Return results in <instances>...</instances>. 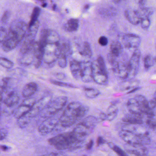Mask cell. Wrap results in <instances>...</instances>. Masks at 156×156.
<instances>
[{
    "mask_svg": "<svg viewBox=\"0 0 156 156\" xmlns=\"http://www.w3.org/2000/svg\"><path fill=\"white\" fill-rule=\"evenodd\" d=\"M27 26L25 23L21 21H16L11 25L9 30L13 33L21 41L25 36Z\"/></svg>",
    "mask_w": 156,
    "mask_h": 156,
    "instance_id": "obj_15",
    "label": "cell"
},
{
    "mask_svg": "<svg viewBox=\"0 0 156 156\" xmlns=\"http://www.w3.org/2000/svg\"><path fill=\"white\" fill-rule=\"evenodd\" d=\"M93 77L94 82L98 84L106 85L108 83V73L99 67L97 61L93 62Z\"/></svg>",
    "mask_w": 156,
    "mask_h": 156,
    "instance_id": "obj_9",
    "label": "cell"
},
{
    "mask_svg": "<svg viewBox=\"0 0 156 156\" xmlns=\"http://www.w3.org/2000/svg\"><path fill=\"white\" fill-rule=\"evenodd\" d=\"M98 43L102 46H106L108 43V40L105 36H101L98 40Z\"/></svg>",
    "mask_w": 156,
    "mask_h": 156,
    "instance_id": "obj_44",
    "label": "cell"
},
{
    "mask_svg": "<svg viewBox=\"0 0 156 156\" xmlns=\"http://www.w3.org/2000/svg\"><path fill=\"white\" fill-rule=\"evenodd\" d=\"M59 119L51 116L47 118L38 127V132L42 135H46L53 131L59 124Z\"/></svg>",
    "mask_w": 156,
    "mask_h": 156,
    "instance_id": "obj_8",
    "label": "cell"
},
{
    "mask_svg": "<svg viewBox=\"0 0 156 156\" xmlns=\"http://www.w3.org/2000/svg\"><path fill=\"white\" fill-rule=\"evenodd\" d=\"M80 79L84 83L94 81L93 77V62L87 61L81 62Z\"/></svg>",
    "mask_w": 156,
    "mask_h": 156,
    "instance_id": "obj_11",
    "label": "cell"
},
{
    "mask_svg": "<svg viewBox=\"0 0 156 156\" xmlns=\"http://www.w3.org/2000/svg\"><path fill=\"white\" fill-rule=\"evenodd\" d=\"M156 62L155 57L152 55H147L145 56L144 60V67L147 71L152 67Z\"/></svg>",
    "mask_w": 156,
    "mask_h": 156,
    "instance_id": "obj_30",
    "label": "cell"
},
{
    "mask_svg": "<svg viewBox=\"0 0 156 156\" xmlns=\"http://www.w3.org/2000/svg\"><path fill=\"white\" fill-rule=\"evenodd\" d=\"M154 98L156 100V91H155V93H154Z\"/></svg>",
    "mask_w": 156,
    "mask_h": 156,
    "instance_id": "obj_53",
    "label": "cell"
},
{
    "mask_svg": "<svg viewBox=\"0 0 156 156\" xmlns=\"http://www.w3.org/2000/svg\"><path fill=\"white\" fill-rule=\"evenodd\" d=\"M32 119L29 118L27 117L26 115L18 119V126L21 128H23L26 127L31 121Z\"/></svg>",
    "mask_w": 156,
    "mask_h": 156,
    "instance_id": "obj_32",
    "label": "cell"
},
{
    "mask_svg": "<svg viewBox=\"0 0 156 156\" xmlns=\"http://www.w3.org/2000/svg\"><path fill=\"white\" fill-rule=\"evenodd\" d=\"M99 119L102 120H107V115L104 113H101L99 115Z\"/></svg>",
    "mask_w": 156,
    "mask_h": 156,
    "instance_id": "obj_50",
    "label": "cell"
},
{
    "mask_svg": "<svg viewBox=\"0 0 156 156\" xmlns=\"http://www.w3.org/2000/svg\"><path fill=\"white\" fill-rule=\"evenodd\" d=\"M1 148L3 151H6L9 150V147L8 146H5V145H1Z\"/></svg>",
    "mask_w": 156,
    "mask_h": 156,
    "instance_id": "obj_51",
    "label": "cell"
},
{
    "mask_svg": "<svg viewBox=\"0 0 156 156\" xmlns=\"http://www.w3.org/2000/svg\"><path fill=\"white\" fill-rule=\"evenodd\" d=\"M94 142L93 140H91L86 146V149L87 150H90L93 148L94 146Z\"/></svg>",
    "mask_w": 156,
    "mask_h": 156,
    "instance_id": "obj_49",
    "label": "cell"
},
{
    "mask_svg": "<svg viewBox=\"0 0 156 156\" xmlns=\"http://www.w3.org/2000/svg\"><path fill=\"white\" fill-rule=\"evenodd\" d=\"M106 143V141L102 137H98L97 140V144L98 146H100L101 145H104V144Z\"/></svg>",
    "mask_w": 156,
    "mask_h": 156,
    "instance_id": "obj_48",
    "label": "cell"
},
{
    "mask_svg": "<svg viewBox=\"0 0 156 156\" xmlns=\"http://www.w3.org/2000/svg\"><path fill=\"white\" fill-rule=\"evenodd\" d=\"M125 15L127 20L133 25H137L141 21V18L137 11L127 10L125 11Z\"/></svg>",
    "mask_w": 156,
    "mask_h": 156,
    "instance_id": "obj_20",
    "label": "cell"
},
{
    "mask_svg": "<svg viewBox=\"0 0 156 156\" xmlns=\"http://www.w3.org/2000/svg\"><path fill=\"white\" fill-rule=\"evenodd\" d=\"M0 64L2 66L7 69H11L13 67L14 63L12 61L4 57H1L0 59Z\"/></svg>",
    "mask_w": 156,
    "mask_h": 156,
    "instance_id": "obj_37",
    "label": "cell"
},
{
    "mask_svg": "<svg viewBox=\"0 0 156 156\" xmlns=\"http://www.w3.org/2000/svg\"><path fill=\"white\" fill-rule=\"evenodd\" d=\"M98 64L99 67L103 70L105 73H108L107 70L106 66L105 63V60L102 56H99L97 60Z\"/></svg>",
    "mask_w": 156,
    "mask_h": 156,
    "instance_id": "obj_40",
    "label": "cell"
},
{
    "mask_svg": "<svg viewBox=\"0 0 156 156\" xmlns=\"http://www.w3.org/2000/svg\"><path fill=\"white\" fill-rule=\"evenodd\" d=\"M145 122L149 128L154 130L156 129V119L153 118V117H147Z\"/></svg>",
    "mask_w": 156,
    "mask_h": 156,
    "instance_id": "obj_39",
    "label": "cell"
},
{
    "mask_svg": "<svg viewBox=\"0 0 156 156\" xmlns=\"http://www.w3.org/2000/svg\"><path fill=\"white\" fill-rule=\"evenodd\" d=\"M79 53L83 56L88 58H90L92 56V50L88 43H84L83 47L79 50Z\"/></svg>",
    "mask_w": 156,
    "mask_h": 156,
    "instance_id": "obj_29",
    "label": "cell"
},
{
    "mask_svg": "<svg viewBox=\"0 0 156 156\" xmlns=\"http://www.w3.org/2000/svg\"><path fill=\"white\" fill-rule=\"evenodd\" d=\"M36 101L32 98H27L16 108L13 112L14 117L17 119L28 114L31 110Z\"/></svg>",
    "mask_w": 156,
    "mask_h": 156,
    "instance_id": "obj_7",
    "label": "cell"
},
{
    "mask_svg": "<svg viewBox=\"0 0 156 156\" xmlns=\"http://www.w3.org/2000/svg\"><path fill=\"white\" fill-rule=\"evenodd\" d=\"M139 105L140 110L143 115L147 117H154L155 115L151 111L150 106L149 102L147 98L141 95H137L135 97Z\"/></svg>",
    "mask_w": 156,
    "mask_h": 156,
    "instance_id": "obj_17",
    "label": "cell"
},
{
    "mask_svg": "<svg viewBox=\"0 0 156 156\" xmlns=\"http://www.w3.org/2000/svg\"><path fill=\"white\" fill-rule=\"evenodd\" d=\"M139 83L137 81H130H130H126L123 83L121 86V89L123 91H126L127 94L134 93L140 89Z\"/></svg>",
    "mask_w": 156,
    "mask_h": 156,
    "instance_id": "obj_21",
    "label": "cell"
},
{
    "mask_svg": "<svg viewBox=\"0 0 156 156\" xmlns=\"http://www.w3.org/2000/svg\"><path fill=\"white\" fill-rule=\"evenodd\" d=\"M129 145L131 147L130 149H127L128 153L136 156H147L148 151L143 144L141 143H136L133 145Z\"/></svg>",
    "mask_w": 156,
    "mask_h": 156,
    "instance_id": "obj_19",
    "label": "cell"
},
{
    "mask_svg": "<svg viewBox=\"0 0 156 156\" xmlns=\"http://www.w3.org/2000/svg\"><path fill=\"white\" fill-rule=\"evenodd\" d=\"M143 115H138L130 113L125 115L122 120L126 124L142 125L143 124Z\"/></svg>",
    "mask_w": 156,
    "mask_h": 156,
    "instance_id": "obj_18",
    "label": "cell"
},
{
    "mask_svg": "<svg viewBox=\"0 0 156 156\" xmlns=\"http://www.w3.org/2000/svg\"><path fill=\"white\" fill-rule=\"evenodd\" d=\"M137 11L141 19L143 18H149L152 13V10L147 8H141L139 11Z\"/></svg>",
    "mask_w": 156,
    "mask_h": 156,
    "instance_id": "obj_34",
    "label": "cell"
},
{
    "mask_svg": "<svg viewBox=\"0 0 156 156\" xmlns=\"http://www.w3.org/2000/svg\"><path fill=\"white\" fill-rule=\"evenodd\" d=\"M67 57L65 55L60 54L58 59V64L61 68H65L67 66Z\"/></svg>",
    "mask_w": 156,
    "mask_h": 156,
    "instance_id": "obj_38",
    "label": "cell"
},
{
    "mask_svg": "<svg viewBox=\"0 0 156 156\" xmlns=\"http://www.w3.org/2000/svg\"><path fill=\"white\" fill-rule=\"evenodd\" d=\"M61 52V47L58 43H48L44 48L43 61L46 64L51 65L58 60Z\"/></svg>",
    "mask_w": 156,
    "mask_h": 156,
    "instance_id": "obj_4",
    "label": "cell"
},
{
    "mask_svg": "<svg viewBox=\"0 0 156 156\" xmlns=\"http://www.w3.org/2000/svg\"><path fill=\"white\" fill-rule=\"evenodd\" d=\"M141 27L143 30H147L150 26L151 22L149 18H143L141 19L140 22Z\"/></svg>",
    "mask_w": 156,
    "mask_h": 156,
    "instance_id": "obj_41",
    "label": "cell"
},
{
    "mask_svg": "<svg viewBox=\"0 0 156 156\" xmlns=\"http://www.w3.org/2000/svg\"><path fill=\"white\" fill-rule=\"evenodd\" d=\"M110 51L116 57H119L123 51V45L118 41H114L111 44Z\"/></svg>",
    "mask_w": 156,
    "mask_h": 156,
    "instance_id": "obj_25",
    "label": "cell"
},
{
    "mask_svg": "<svg viewBox=\"0 0 156 156\" xmlns=\"http://www.w3.org/2000/svg\"><path fill=\"white\" fill-rule=\"evenodd\" d=\"M59 41V36L55 32L49 31L48 37V43H58Z\"/></svg>",
    "mask_w": 156,
    "mask_h": 156,
    "instance_id": "obj_36",
    "label": "cell"
},
{
    "mask_svg": "<svg viewBox=\"0 0 156 156\" xmlns=\"http://www.w3.org/2000/svg\"><path fill=\"white\" fill-rule=\"evenodd\" d=\"M8 135V132L5 129L2 128L1 129V140H3L6 138Z\"/></svg>",
    "mask_w": 156,
    "mask_h": 156,
    "instance_id": "obj_46",
    "label": "cell"
},
{
    "mask_svg": "<svg viewBox=\"0 0 156 156\" xmlns=\"http://www.w3.org/2000/svg\"><path fill=\"white\" fill-rule=\"evenodd\" d=\"M20 42L19 38L9 30L6 38L1 42L2 50L6 52L10 51L16 48Z\"/></svg>",
    "mask_w": 156,
    "mask_h": 156,
    "instance_id": "obj_12",
    "label": "cell"
},
{
    "mask_svg": "<svg viewBox=\"0 0 156 156\" xmlns=\"http://www.w3.org/2000/svg\"><path fill=\"white\" fill-rule=\"evenodd\" d=\"M38 89V85L36 83L31 82L24 86L22 91L23 96L25 98L30 97L33 95Z\"/></svg>",
    "mask_w": 156,
    "mask_h": 156,
    "instance_id": "obj_22",
    "label": "cell"
},
{
    "mask_svg": "<svg viewBox=\"0 0 156 156\" xmlns=\"http://www.w3.org/2000/svg\"><path fill=\"white\" fill-rule=\"evenodd\" d=\"M70 69L73 77L76 80L80 79L81 62L73 60L70 63Z\"/></svg>",
    "mask_w": 156,
    "mask_h": 156,
    "instance_id": "obj_23",
    "label": "cell"
},
{
    "mask_svg": "<svg viewBox=\"0 0 156 156\" xmlns=\"http://www.w3.org/2000/svg\"><path fill=\"white\" fill-rule=\"evenodd\" d=\"M141 53L138 49H136L128 63L129 75L128 79L132 80L136 76L138 72Z\"/></svg>",
    "mask_w": 156,
    "mask_h": 156,
    "instance_id": "obj_6",
    "label": "cell"
},
{
    "mask_svg": "<svg viewBox=\"0 0 156 156\" xmlns=\"http://www.w3.org/2000/svg\"><path fill=\"white\" fill-rule=\"evenodd\" d=\"M51 100L52 96L51 95L44 96L38 101H36L32 108L28 114H26V115L31 119L37 116L39 114L41 113Z\"/></svg>",
    "mask_w": 156,
    "mask_h": 156,
    "instance_id": "obj_5",
    "label": "cell"
},
{
    "mask_svg": "<svg viewBox=\"0 0 156 156\" xmlns=\"http://www.w3.org/2000/svg\"><path fill=\"white\" fill-rule=\"evenodd\" d=\"M39 1H44V0H39Z\"/></svg>",
    "mask_w": 156,
    "mask_h": 156,
    "instance_id": "obj_55",
    "label": "cell"
},
{
    "mask_svg": "<svg viewBox=\"0 0 156 156\" xmlns=\"http://www.w3.org/2000/svg\"><path fill=\"white\" fill-rule=\"evenodd\" d=\"M34 43L27 51L21 53V56L19 61L20 64L24 66H28L34 62Z\"/></svg>",
    "mask_w": 156,
    "mask_h": 156,
    "instance_id": "obj_14",
    "label": "cell"
},
{
    "mask_svg": "<svg viewBox=\"0 0 156 156\" xmlns=\"http://www.w3.org/2000/svg\"><path fill=\"white\" fill-rule=\"evenodd\" d=\"M67 100L68 98L66 96H59L52 99L41 113L42 116L45 118L53 116L65 106Z\"/></svg>",
    "mask_w": 156,
    "mask_h": 156,
    "instance_id": "obj_3",
    "label": "cell"
},
{
    "mask_svg": "<svg viewBox=\"0 0 156 156\" xmlns=\"http://www.w3.org/2000/svg\"><path fill=\"white\" fill-rule=\"evenodd\" d=\"M84 91L85 94L87 98H95L100 94V91L96 88L85 87L84 88Z\"/></svg>",
    "mask_w": 156,
    "mask_h": 156,
    "instance_id": "obj_27",
    "label": "cell"
},
{
    "mask_svg": "<svg viewBox=\"0 0 156 156\" xmlns=\"http://www.w3.org/2000/svg\"><path fill=\"white\" fill-rule=\"evenodd\" d=\"M50 83L55 85L58 86L62 87H67V88H77L74 85L72 84L68 83H64V82H61V81H57V80H51Z\"/></svg>",
    "mask_w": 156,
    "mask_h": 156,
    "instance_id": "obj_35",
    "label": "cell"
},
{
    "mask_svg": "<svg viewBox=\"0 0 156 156\" xmlns=\"http://www.w3.org/2000/svg\"><path fill=\"white\" fill-rule=\"evenodd\" d=\"M151 111L155 115H156V100L154 98L149 101Z\"/></svg>",
    "mask_w": 156,
    "mask_h": 156,
    "instance_id": "obj_42",
    "label": "cell"
},
{
    "mask_svg": "<svg viewBox=\"0 0 156 156\" xmlns=\"http://www.w3.org/2000/svg\"><path fill=\"white\" fill-rule=\"evenodd\" d=\"M4 96L6 97L3 98L1 103L3 102L8 108H13L20 102V95L15 90H12L6 94H1V101Z\"/></svg>",
    "mask_w": 156,
    "mask_h": 156,
    "instance_id": "obj_10",
    "label": "cell"
},
{
    "mask_svg": "<svg viewBox=\"0 0 156 156\" xmlns=\"http://www.w3.org/2000/svg\"><path fill=\"white\" fill-rule=\"evenodd\" d=\"M54 76L56 77V79L58 80H64L66 76L64 73H56L54 74Z\"/></svg>",
    "mask_w": 156,
    "mask_h": 156,
    "instance_id": "obj_45",
    "label": "cell"
},
{
    "mask_svg": "<svg viewBox=\"0 0 156 156\" xmlns=\"http://www.w3.org/2000/svg\"><path fill=\"white\" fill-rule=\"evenodd\" d=\"M119 135L120 137L128 145L141 143L139 136L130 130L122 129L119 131Z\"/></svg>",
    "mask_w": 156,
    "mask_h": 156,
    "instance_id": "obj_16",
    "label": "cell"
},
{
    "mask_svg": "<svg viewBox=\"0 0 156 156\" xmlns=\"http://www.w3.org/2000/svg\"><path fill=\"white\" fill-rule=\"evenodd\" d=\"M10 13L9 12L7 11L5 12L2 17V20L3 23H5L8 21V20L9 19L10 16Z\"/></svg>",
    "mask_w": 156,
    "mask_h": 156,
    "instance_id": "obj_47",
    "label": "cell"
},
{
    "mask_svg": "<svg viewBox=\"0 0 156 156\" xmlns=\"http://www.w3.org/2000/svg\"><path fill=\"white\" fill-rule=\"evenodd\" d=\"M44 155H46V156H59V155H62V154H59V153H56V152H51V153L45 154Z\"/></svg>",
    "mask_w": 156,
    "mask_h": 156,
    "instance_id": "obj_52",
    "label": "cell"
},
{
    "mask_svg": "<svg viewBox=\"0 0 156 156\" xmlns=\"http://www.w3.org/2000/svg\"><path fill=\"white\" fill-rule=\"evenodd\" d=\"M8 33V31H7L6 29L1 27V32H0V41H1V42H2L6 38Z\"/></svg>",
    "mask_w": 156,
    "mask_h": 156,
    "instance_id": "obj_43",
    "label": "cell"
},
{
    "mask_svg": "<svg viewBox=\"0 0 156 156\" xmlns=\"http://www.w3.org/2000/svg\"><path fill=\"white\" fill-rule=\"evenodd\" d=\"M40 11H41V9L39 7H35L34 8L33 12L32 14L29 27L32 26L37 21V20H38V17H39L40 12H41Z\"/></svg>",
    "mask_w": 156,
    "mask_h": 156,
    "instance_id": "obj_33",
    "label": "cell"
},
{
    "mask_svg": "<svg viewBox=\"0 0 156 156\" xmlns=\"http://www.w3.org/2000/svg\"><path fill=\"white\" fill-rule=\"evenodd\" d=\"M126 106L130 113L144 115L141 112L138 103L135 98H129L128 100L126 103Z\"/></svg>",
    "mask_w": 156,
    "mask_h": 156,
    "instance_id": "obj_24",
    "label": "cell"
},
{
    "mask_svg": "<svg viewBox=\"0 0 156 156\" xmlns=\"http://www.w3.org/2000/svg\"><path fill=\"white\" fill-rule=\"evenodd\" d=\"M79 22L77 19H72L69 20L65 26L67 31L74 32L76 31L78 28Z\"/></svg>",
    "mask_w": 156,
    "mask_h": 156,
    "instance_id": "obj_28",
    "label": "cell"
},
{
    "mask_svg": "<svg viewBox=\"0 0 156 156\" xmlns=\"http://www.w3.org/2000/svg\"><path fill=\"white\" fill-rule=\"evenodd\" d=\"M141 42L140 38L136 34H128L123 36L122 44L126 49H136L139 46Z\"/></svg>",
    "mask_w": 156,
    "mask_h": 156,
    "instance_id": "obj_13",
    "label": "cell"
},
{
    "mask_svg": "<svg viewBox=\"0 0 156 156\" xmlns=\"http://www.w3.org/2000/svg\"><path fill=\"white\" fill-rule=\"evenodd\" d=\"M108 147L113 151L119 156H126L127 155V153L123 150L121 149V148L119 147L117 145H115L112 142H108Z\"/></svg>",
    "mask_w": 156,
    "mask_h": 156,
    "instance_id": "obj_31",
    "label": "cell"
},
{
    "mask_svg": "<svg viewBox=\"0 0 156 156\" xmlns=\"http://www.w3.org/2000/svg\"><path fill=\"white\" fill-rule=\"evenodd\" d=\"M46 6H47V4H46V3H45V4H44L43 5H42V7H46Z\"/></svg>",
    "mask_w": 156,
    "mask_h": 156,
    "instance_id": "obj_54",
    "label": "cell"
},
{
    "mask_svg": "<svg viewBox=\"0 0 156 156\" xmlns=\"http://www.w3.org/2000/svg\"><path fill=\"white\" fill-rule=\"evenodd\" d=\"M118 108L115 104H112L108 108L107 113V120L112 121L117 115Z\"/></svg>",
    "mask_w": 156,
    "mask_h": 156,
    "instance_id": "obj_26",
    "label": "cell"
},
{
    "mask_svg": "<svg viewBox=\"0 0 156 156\" xmlns=\"http://www.w3.org/2000/svg\"><path fill=\"white\" fill-rule=\"evenodd\" d=\"M88 110V107L80 102H71L59 118V124L62 127H70L85 116Z\"/></svg>",
    "mask_w": 156,
    "mask_h": 156,
    "instance_id": "obj_2",
    "label": "cell"
},
{
    "mask_svg": "<svg viewBox=\"0 0 156 156\" xmlns=\"http://www.w3.org/2000/svg\"><path fill=\"white\" fill-rule=\"evenodd\" d=\"M85 139L73 131L56 135L49 139L48 142L56 149L70 150L81 147Z\"/></svg>",
    "mask_w": 156,
    "mask_h": 156,
    "instance_id": "obj_1",
    "label": "cell"
}]
</instances>
